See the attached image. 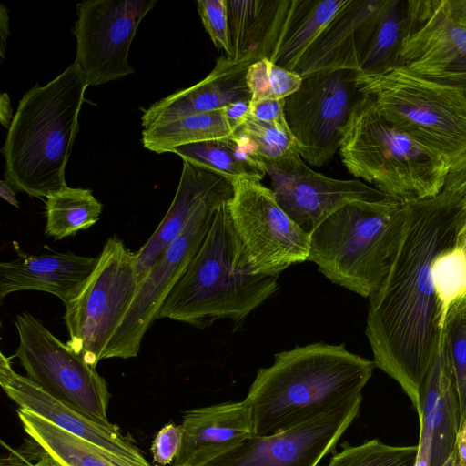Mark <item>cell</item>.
<instances>
[{
	"instance_id": "obj_1",
	"label": "cell",
	"mask_w": 466,
	"mask_h": 466,
	"mask_svg": "<svg viewBox=\"0 0 466 466\" xmlns=\"http://www.w3.org/2000/svg\"><path fill=\"white\" fill-rule=\"evenodd\" d=\"M406 204L398 251L382 284L369 298L365 334L375 367L400 384L418 411L420 386L444 326L431 266L456 245L466 207L442 192Z\"/></svg>"
},
{
	"instance_id": "obj_2",
	"label": "cell",
	"mask_w": 466,
	"mask_h": 466,
	"mask_svg": "<svg viewBox=\"0 0 466 466\" xmlns=\"http://www.w3.org/2000/svg\"><path fill=\"white\" fill-rule=\"evenodd\" d=\"M374 368L373 360L343 343L320 341L276 353L269 367L258 370L245 398L253 435L291 430L362 395Z\"/></svg>"
},
{
	"instance_id": "obj_3",
	"label": "cell",
	"mask_w": 466,
	"mask_h": 466,
	"mask_svg": "<svg viewBox=\"0 0 466 466\" xmlns=\"http://www.w3.org/2000/svg\"><path fill=\"white\" fill-rule=\"evenodd\" d=\"M88 85L76 62L21 98L1 149L5 180L16 191L43 198L62 190L79 130Z\"/></svg>"
},
{
	"instance_id": "obj_4",
	"label": "cell",
	"mask_w": 466,
	"mask_h": 466,
	"mask_svg": "<svg viewBox=\"0 0 466 466\" xmlns=\"http://www.w3.org/2000/svg\"><path fill=\"white\" fill-rule=\"evenodd\" d=\"M229 201L218 209L202 246L166 298L157 319L198 329L219 319L239 324L279 290V276L251 272L233 228Z\"/></svg>"
},
{
	"instance_id": "obj_5",
	"label": "cell",
	"mask_w": 466,
	"mask_h": 466,
	"mask_svg": "<svg viewBox=\"0 0 466 466\" xmlns=\"http://www.w3.org/2000/svg\"><path fill=\"white\" fill-rule=\"evenodd\" d=\"M406 220V201L387 194L348 203L309 235V260L332 283L369 299L390 268Z\"/></svg>"
},
{
	"instance_id": "obj_6",
	"label": "cell",
	"mask_w": 466,
	"mask_h": 466,
	"mask_svg": "<svg viewBox=\"0 0 466 466\" xmlns=\"http://www.w3.org/2000/svg\"><path fill=\"white\" fill-rule=\"evenodd\" d=\"M339 152L355 177L402 201L438 195L449 167L389 120L366 95L353 113Z\"/></svg>"
},
{
	"instance_id": "obj_7",
	"label": "cell",
	"mask_w": 466,
	"mask_h": 466,
	"mask_svg": "<svg viewBox=\"0 0 466 466\" xmlns=\"http://www.w3.org/2000/svg\"><path fill=\"white\" fill-rule=\"evenodd\" d=\"M357 82L381 114L448 165L466 152V96L461 91L399 68L358 74Z\"/></svg>"
},
{
	"instance_id": "obj_8",
	"label": "cell",
	"mask_w": 466,
	"mask_h": 466,
	"mask_svg": "<svg viewBox=\"0 0 466 466\" xmlns=\"http://www.w3.org/2000/svg\"><path fill=\"white\" fill-rule=\"evenodd\" d=\"M135 253L112 236L105 242L95 269L77 295L65 304L66 342L90 365L103 360L110 339L136 294Z\"/></svg>"
},
{
	"instance_id": "obj_9",
	"label": "cell",
	"mask_w": 466,
	"mask_h": 466,
	"mask_svg": "<svg viewBox=\"0 0 466 466\" xmlns=\"http://www.w3.org/2000/svg\"><path fill=\"white\" fill-rule=\"evenodd\" d=\"M15 324L19 343L14 357L19 360L26 377L79 413L109 425L110 393L96 367L30 313L17 315Z\"/></svg>"
},
{
	"instance_id": "obj_10",
	"label": "cell",
	"mask_w": 466,
	"mask_h": 466,
	"mask_svg": "<svg viewBox=\"0 0 466 466\" xmlns=\"http://www.w3.org/2000/svg\"><path fill=\"white\" fill-rule=\"evenodd\" d=\"M358 72L327 70L302 76L285 98L284 112L301 157L314 167L330 162L340 147L353 113L364 97Z\"/></svg>"
},
{
	"instance_id": "obj_11",
	"label": "cell",
	"mask_w": 466,
	"mask_h": 466,
	"mask_svg": "<svg viewBox=\"0 0 466 466\" xmlns=\"http://www.w3.org/2000/svg\"><path fill=\"white\" fill-rule=\"evenodd\" d=\"M233 194L232 184L202 202L184 230L137 283L136 294L110 339L103 360L138 355L143 337L157 319L166 298L202 246L218 209Z\"/></svg>"
},
{
	"instance_id": "obj_12",
	"label": "cell",
	"mask_w": 466,
	"mask_h": 466,
	"mask_svg": "<svg viewBox=\"0 0 466 466\" xmlns=\"http://www.w3.org/2000/svg\"><path fill=\"white\" fill-rule=\"evenodd\" d=\"M232 182L228 209L251 272L279 276L291 265L309 260V235L283 210L272 189L255 179Z\"/></svg>"
},
{
	"instance_id": "obj_13",
	"label": "cell",
	"mask_w": 466,
	"mask_h": 466,
	"mask_svg": "<svg viewBox=\"0 0 466 466\" xmlns=\"http://www.w3.org/2000/svg\"><path fill=\"white\" fill-rule=\"evenodd\" d=\"M397 68L466 96V0H410Z\"/></svg>"
},
{
	"instance_id": "obj_14",
	"label": "cell",
	"mask_w": 466,
	"mask_h": 466,
	"mask_svg": "<svg viewBox=\"0 0 466 466\" xmlns=\"http://www.w3.org/2000/svg\"><path fill=\"white\" fill-rule=\"evenodd\" d=\"M156 0H87L76 5V60L89 86L133 74L128 62L137 27Z\"/></svg>"
},
{
	"instance_id": "obj_15",
	"label": "cell",
	"mask_w": 466,
	"mask_h": 466,
	"mask_svg": "<svg viewBox=\"0 0 466 466\" xmlns=\"http://www.w3.org/2000/svg\"><path fill=\"white\" fill-rule=\"evenodd\" d=\"M361 402L360 395L291 430L265 437L251 436L204 466H317L327 454L335 451Z\"/></svg>"
},
{
	"instance_id": "obj_16",
	"label": "cell",
	"mask_w": 466,
	"mask_h": 466,
	"mask_svg": "<svg viewBox=\"0 0 466 466\" xmlns=\"http://www.w3.org/2000/svg\"><path fill=\"white\" fill-rule=\"evenodd\" d=\"M265 165L278 203L309 235L344 205L385 194L359 179H336L318 173L305 163L300 154Z\"/></svg>"
},
{
	"instance_id": "obj_17",
	"label": "cell",
	"mask_w": 466,
	"mask_h": 466,
	"mask_svg": "<svg viewBox=\"0 0 466 466\" xmlns=\"http://www.w3.org/2000/svg\"><path fill=\"white\" fill-rule=\"evenodd\" d=\"M0 385L19 408L98 446L130 466H159L151 464L116 424L105 425L89 419L47 393L28 377L15 371L10 359L3 352L0 353Z\"/></svg>"
},
{
	"instance_id": "obj_18",
	"label": "cell",
	"mask_w": 466,
	"mask_h": 466,
	"mask_svg": "<svg viewBox=\"0 0 466 466\" xmlns=\"http://www.w3.org/2000/svg\"><path fill=\"white\" fill-rule=\"evenodd\" d=\"M182 440L172 466H204L253 435L248 402H223L183 415Z\"/></svg>"
},
{
	"instance_id": "obj_19",
	"label": "cell",
	"mask_w": 466,
	"mask_h": 466,
	"mask_svg": "<svg viewBox=\"0 0 466 466\" xmlns=\"http://www.w3.org/2000/svg\"><path fill=\"white\" fill-rule=\"evenodd\" d=\"M382 0H347L299 62L295 73L350 69L358 72Z\"/></svg>"
},
{
	"instance_id": "obj_20",
	"label": "cell",
	"mask_w": 466,
	"mask_h": 466,
	"mask_svg": "<svg viewBox=\"0 0 466 466\" xmlns=\"http://www.w3.org/2000/svg\"><path fill=\"white\" fill-rule=\"evenodd\" d=\"M347 0H277L258 49L267 58L294 72L303 55Z\"/></svg>"
},
{
	"instance_id": "obj_21",
	"label": "cell",
	"mask_w": 466,
	"mask_h": 466,
	"mask_svg": "<svg viewBox=\"0 0 466 466\" xmlns=\"http://www.w3.org/2000/svg\"><path fill=\"white\" fill-rule=\"evenodd\" d=\"M252 57L234 60L227 56L218 58L212 71L200 82L178 90L143 110L142 127L185 116L222 109L228 105L251 100L246 75L256 62Z\"/></svg>"
},
{
	"instance_id": "obj_22",
	"label": "cell",
	"mask_w": 466,
	"mask_h": 466,
	"mask_svg": "<svg viewBox=\"0 0 466 466\" xmlns=\"http://www.w3.org/2000/svg\"><path fill=\"white\" fill-rule=\"evenodd\" d=\"M0 263V301L21 290H39L57 297L65 304L74 299L95 269L98 257L73 252L25 254Z\"/></svg>"
},
{
	"instance_id": "obj_23",
	"label": "cell",
	"mask_w": 466,
	"mask_h": 466,
	"mask_svg": "<svg viewBox=\"0 0 466 466\" xmlns=\"http://www.w3.org/2000/svg\"><path fill=\"white\" fill-rule=\"evenodd\" d=\"M232 184L225 176L183 160L179 183L166 216L148 240L135 252L137 283L184 230L199 205Z\"/></svg>"
},
{
	"instance_id": "obj_24",
	"label": "cell",
	"mask_w": 466,
	"mask_h": 466,
	"mask_svg": "<svg viewBox=\"0 0 466 466\" xmlns=\"http://www.w3.org/2000/svg\"><path fill=\"white\" fill-rule=\"evenodd\" d=\"M171 153L231 180L261 181L267 174L265 163L238 130L227 137L177 147Z\"/></svg>"
},
{
	"instance_id": "obj_25",
	"label": "cell",
	"mask_w": 466,
	"mask_h": 466,
	"mask_svg": "<svg viewBox=\"0 0 466 466\" xmlns=\"http://www.w3.org/2000/svg\"><path fill=\"white\" fill-rule=\"evenodd\" d=\"M409 25L410 0H382L358 74L380 75L397 68Z\"/></svg>"
},
{
	"instance_id": "obj_26",
	"label": "cell",
	"mask_w": 466,
	"mask_h": 466,
	"mask_svg": "<svg viewBox=\"0 0 466 466\" xmlns=\"http://www.w3.org/2000/svg\"><path fill=\"white\" fill-rule=\"evenodd\" d=\"M28 437L63 466H130L98 446L26 410H16Z\"/></svg>"
},
{
	"instance_id": "obj_27",
	"label": "cell",
	"mask_w": 466,
	"mask_h": 466,
	"mask_svg": "<svg viewBox=\"0 0 466 466\" xmlns=\"http://www.w3.org/2000/svg\"><path fill=\"white\" fill-rule=\"evenodd\" d=\"M236 130L222 108L152 125L143 129L142 143L157 154L171 153L177 147L227 137Z\"/></svg>"
},
{
	"instance_id": "obj_28",
	"label": "cell",
	"mask_w": 466,
	"mask_h": 466,
	"mask_svg": "<svg viewBox=\"0 0 466 466\" xmlns=\"http://www.w3.org/2000/svg\"><path fill=\"white\" fill-rule=\"evenodd\" d=\"M102 209L90 189L66 186L46 198L45 233L60 240L86 230L99 220Z\"/></svg>"
},
{
	"instance_id": "obj_29",
	"label": "cell",
	"mask_w": 466,
	"mask_h": 466,
	"mask_svg": "<svg viewBox=\"0 0 466 466\" xmlns=\"http://www.w3.org/2000/svg\"><path fill=\"white\" fill-rule=\"evenodd\" d=\"M274 5L275 0H228L230 58L260 60L258 53Z\"/></svg>"
},
{
	"instance_id": "obj_30",
	"label": "cell",
	"mask_w": 466,
	"mask_h": 466,
	"mask_svg": "<svg viewBox=\"0 0 466 466\" xmlns=\"http://www.w3.org/2000/svg\"><path fill=\"white\" fill-rule=\"evenodd\" d=\"M420 424L430 426L432 431L431 466H442L455 451L460 428L459 403L453 375L445 382L430 420Z\"/></svg>"
},
{
	"instance_id": "obj_31",
	"label": "cell",
	"mask_w": 466,
	"mask_h": 466,
	"mask_svg": "<svg viewBox=\"0 0 466 466\" xmlns=\"http://www.w3.org/2000/svg\"><path fill=\"white\" fill-rule=\"evenodd\" d=\"M418 444L393 446L378 439L359 445L344 442L326 466H414Z\"/></svg>"
},
{
	"instance_id": "obj_32",
	"label": "cell",
	"mask_w": 466,
	"mask_h": 466,
	"mask_svg": "<svg viewBox=\"0 0 466 466\" xmlns=\"http://www.w3.org/2000/svg\"><path fill=\"white\" fill-rule=\"evenodd\" d=\"M443 334L458 397L461 425L466 418V294L451 305Z\"/></svg>"
},
{
	"instance_id": "obj_33",
	"label": "cell",
	"mask_w": 466,
	"mask_h": 466,
	"mask_svg": "<svg viewBox=\"0 0 466 466\" xmlns=\"http://www.w3.org/2000/svg\"><path fill=\"white\" fill-rule=\"evenodd\" d=\"M246 81L251 102L265 99L280 100L299 89L302 76L263 58L248 66Z\"/></svg>"
},
{
	"instance_id": "obj_34",
	"label": "cell",
	"mask_w": 466,
	"mask_h": 466,
	"mask_svg": "<svg viewBox=\"0 0 466 466\" xmlns=\"http://www.w3.org/2000/svg\"><path fill=\"white\" fill-rule=\"evenodd\" d=\"M431 278L443 319L451 305L466 294V255L456 245L441 253L431 266Z\"/></svg>"
},
{
	"instance_id": "obj_35",
	"label": "cell",
	"mask_w": 466,
	"mask_h": 466,
	"mask_svg": "<svg viewBox=\"0 0 466 466\" xmlns=\"http://www.w3.org/2000/svg\"><path fill=\"white\" fill-rule=\"evenodd\" d=\"M253 145L258 157L265 163H279L299 154L298 145L289 132L256 120L248 116L237 129Z\"/></svg>"
},
{
	"instance_id": "obj_36",
	"label": "cell",
	"mask_w": 466,
	"mask_h": 466,
	"mask_svg": "<svg viewBox=\"0 0 466 466\" xmlns=\"http://www.w3.org/2000/svg\"><path fill=\"white\" fill-rule=\"evenodd\" d=\"M198 12L213 44L231 57L228 0H198Z\"/></svg>"
},
{
	"instance_id": "obj_37",
	"label": "cell",
	"mask_w": 466,
	"mask_h": 466,
	"mask_svg": "<svg viewBox=\"0 0 466 466\" xmlns=\"http://www.w3.org/2000/svg\"><path fill=\"white\" fill-rule=\"evenodd\" d=\"M7 450L1 458L0 466H63L56 461L40 444L28 437L17 448H13L1 441Z\"/></svg>"
},
{
	"instance_id": "obj_38",
	"label": "cell",
	"mask_w": 466,
	"mask_h": 466,
	"mask_svg": "<svg viewBox=\"0 0 466 466\" xmlns=\"http://www.w3.org/2000/svg\"><path fill=\"white\" fill-rule=\"evenodd\" d=\"M182 440L181 427L174 423L165 425L155 436L151 445L153 461L159 466L174 461Z\"/></svg>"
},
{
	"instance_id": "obj_39",
	"label": "cell",
	"mask_w": 466,
	"mask_h": 466,
	"mask_svg": "<svg viewBox=\"0 0 466 466\" xmlns=\"http://www.w3.org/2000/svg\"><path fill=\"white\" fill-rule=\"evenodd\" d=\"M441 192L466 207V152L449 165Z\"/></svg>"
},
{
	"instance_id": "obj_40",
	"label": "cell",
	"mask_w": 466,
	"mask_h": 466,
	"mask_svg": "<svg viewBox=\"0 0 466 466\" xmlns=\"http://www.w3.org/2000/svg\"><path fill=\"white\" fill-rule=\"evenodd\" d=\"M284 105L285 99L250 101L248 116L256 120L271 124L283 131L290 133L285 117Z\"/></svg>"
},
{
	"instance_id": "obj_41",
	"label": "cell",
	"mask_w": 466,
	"mask_h": 466,
	"mask_svg": "<svg viewBox=\"0 0 466 466\" xmlns=\"http://www.w3.org/2000/svg\"><path fill=\"white\" fill-rule=\"evenodd\" d=\"M432 431L430 426L420 424V439L414 466H431Z\"/></svg>"
},
{
	"instance_id": "obj_42",
	"label": "cell",
	"mask_w": 466,
	"mask_h": 466,
	"mask_svg": "<svg viewBox=\"0 0 466 466\" xmlns=\"http://www.w3.org/2000/svg\"><path fill=\"white\" fill-rule=\"evenodd\" d=\"M455 450L460 466H466V418L460 425Z\"/></svg>"
},
{
	"instance_id": "obj_43",
	"label": "cell",
	"mask_w": 466,
	"mask_h": 466,
	"mask_svg": "<svg viewBox=\"0 0 466 466\" xmlns=\"http://www.w3.org/2000/svg\"><path fill=\"white\" fill-rule=\"evenodd\" d=\"M0 36H1V47L0 55L2 60L5 58V52L6 47V41L9 36V20H8V10L4 4L0 7Z\"/></svg>"
},
{
	"instance_id": "obj_44",
	"label": "cell",
	"mask_w": 466,
	"mask_h": 466,
	"mask_svg": "<svg viewBox=\"0 0 466 466\" xmlns=\"http://www.w3.org/2000/svg\"><path fill=\"white\" fill-rule=\"evenodd\" d=\"M13 117L9 96L3 93L0 97V120L2 125L9 128Z\"/></svg>"
},
{
	"instance_id": "obj_45",
	"label": "cell",
	"mask_w": 466,
	"mask_h": 466,
	"mask_svg": "<svg viewBox=\"0 0 466 466\" xmlns=\"http://www.w3.org/2000/svg\"><path fill=\"white\" fill-rule=\"evenodd\" d=\"M0 196L12 206L19 208L14 188L5 180L0 181Z\"/></svg>"
},
{
	"instance_id": "obj_46",
	"label": "cell",
	"mask_w": 466,
	"mask_h": 466,
	"mask_svg": "<svg viewBox=\"0 0 466 466\" xmlns=\"http://www.w3.org/2000/svg\"><path fill=\"white\" fill-rule=\"evenodd\" d=\"M456 246L461 248L466 255V223L459 235Z\"/></svg>"
},
{
	"instance_id": "obj_47",
	"label": "cell",
	"mask_w": 466,
	"mask_h": 466,
	"mask_svg": "<svg viewBox=\"0 0 466 466\" xmlns=\"http://www.w3.org/2000/svg\"><path fill=\"white\" fill-rule=\"evenodd\" d=\"M442 466H460L456 450L451 454Z\"/></svg>"
}]
</instances>
